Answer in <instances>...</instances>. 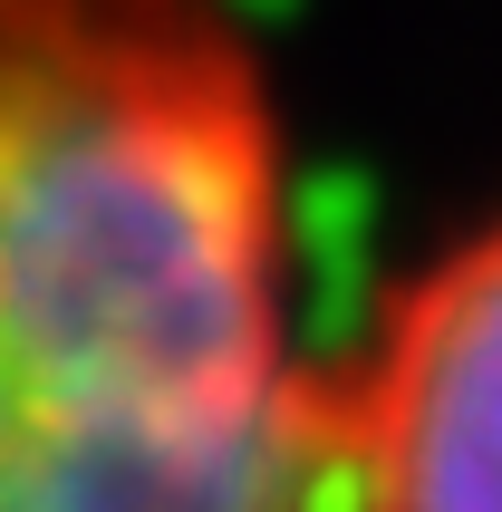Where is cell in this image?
Returning <instances> with one entry per match:
<instances>
[{
  "label": "cell",
  "instance_id": "6da1fadb",
  "mask_svg": "<svg viewBox=\"0 0 502 512\" xmlns=\"http://www.w3.org/2000/svg\"><path fill=\"white\" fill-rule=\"evenodd\" d=\"M0 512H329L290 145L223 0H0Z\"/></svg>",
  "mask_w": 502,
  "mask_h": 512
},
{
  "label": "cell",
  "instance_id": "7a4b0ae2",
  "mask_svg": "<svg viewBox=\"0 0 502 512\" xmlns=\"http://www.w3.org/2000/svg\"><path fill=\"white\" fill-rule=\"evenodd\" d=\"M329 512H502V213L329 368Z\"/></svg>",
  "mask_w": 502,
  "mask_h": 512
}]
</instances>
